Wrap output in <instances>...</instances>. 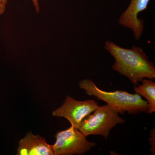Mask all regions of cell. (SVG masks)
<instances>
[{
  "label": "cell",
  "instance_id": "obj_6",
  "mask_svg": "<svg viewBox=\"0 0 155 155\" xmlns=\"http://www.w3.org/2000/svg\"><path fill=\"white\" fill-rule=\"evenodd\" d=\"M150 0H130V4L119 17V24L130 28L137 40L140 39L143 30V21L138 19L140 13L146 10Z\"/></svg>",
  "mask_w": 155,
  "mask_h": 155
},
{
  "label": "cell",
  "instance_id": "obj_7",
  "mask_svg": "<svg viewBox=\"0 0 155 155\" xmlns=\"http://www.w3.org/2000/svg\"><path fill=\"white\" fill-rule=\"evenodd\" d=\"M17 155H54L52 145L45 138L31 132L26 134L18 143Z\"/></svg>",
  "mask_w": 155,
  "mask_h": 155
},
{
  "label": "cell",
  "instance_id": "obj_2",
  "mask_svg": "<svg viewBox=\"0 0 155 155\" xmlns=\"http://www.w3.org/2000/svg\"><path fill=\"white\" fill-rule=\"evenodd\" d=\"M79 85L80 89L84 90L87 94L105 102L120 114H124L127 112L130 114H136L143 112L147 113L148 110L147 101L137 94H132L122 91H105L99 88L90 79L81 81Z\"/></svg>",
  "mask_w": 155,
  "mask_h": 155
},
{
  "label": "cell",
  "instance_id": "obj_1",
  "mask_svg": "<svg viewBox=\"0 0 155 155\" xmlns=\"http://www.w3.org/2000/svg\"><path fill=\"white\" fill-rule=\"evenodd\" d=\"M104 48L115 59L113 70L127 78L134 86L144 78H155L154 65L140 47L134 45L131 48L126 49L107 41Z\"/></svg>",
  "mask_w": 155,
  "mask_h": 155
},
{
  "label": "cell",
  "instance_id": "obj_4",
  "mask_svg": "<svg viewBox=\"0 0 155 155\" xmlns=\"http://www.w3.org/2000/svg\"><path fill=\"white\" fill-rule=\"evenodd\" d=\"M53 145L54 155H83L95 147L94 142L89 141L82 132L71 126L56 134Z\"/></svg>",
  "mask_w": 155,
  "mask_h": 155
},
{
  "label": "cell",
  "instance_id": "obj_3",
  "mask_svg": "<svg viewBox=\"0 0 155 155\" xmlns=\"http://www.w3.org/2000/svg\"><path fill=\"white\" fill-rule=\"evenodd\" d=\"M118 111L107 104L99 106L83 119L78 130L85 136L101 135L107 139L114 127L125 122V119L120 117Z\"/></svg>",
  "mask_w": 155,
  "mask_h": 155
},
{
  "label": "cell",
  "instance_id": "obj_11",
  "mask_svg": "<svg viewBox=\"0 0 155 155\" xmlns=\"http://www.w3.org/2000/svg\"><path fill=\"white\" fill-rule=\"evenodd\" d=\"M32 2L35 11L37 13H39L40 11V7L39 0H31Z\"/></svg>",
  "mask_w": 155,
  "mask_h": 155
},
{
  "label": "cell",
  "instance_id": "obj_10",
  "mask_svg": "<svg viewBox=\"0 0 155 155\" xmlns=\"http://www.w3.org/2000/svg\"><path fill=\"white\" fill-rule=\"evenodd\" d=\"M8 0H0V16L5 13Z\"/></svg>",
  "mask_w": 155,
  "mask_h": 155
},
{
  "label": "cell",
  "instance_id": "obj_8",
  "mask_svg": "<svg viewBox=\"0 0 155 155\" xmlns=\"http://www.w3.org/2000/svg\"><path fill=\"white\" fill-rule=\"evenodd\" d=\"M141 83L134 86V90L135 93L146 99L148 104L147 113L152 114L155 112V83L153 79L149 78H144Z\"/></svg>",
  "mask_w": 155,
  "mask_h": 155
},
{
  "label": "cell",
  "instance_id": "obj_5",
  "mask_svg": "<svg viewBox=\"0 0 155 155\" xmlns=\"http://www.w3.org/2000/svg\"><path fill=\"white\" fill-rule=\"evenodd\" d=\"M99 107L97 103L94 100L77 101L67 95L63 104L53 111L52 115L56 117H64L71 123V126L78 130L83 119Z\"/></svg>",
  "mask_w": 155,
  "mask_h": 155
},
{
  "label": "cell",
  "instance_id": "obj_9",
  "mask_svg": "<svg viewBox=\"0 0 155 155\" xmlns=\"http://www.w3.org/2000/svg\"><path fill=\"white\" fill-rule=\"evenodd\" d=\"M151 137L149 139L150 141V144L151 146V147L150 149L153 155H155V129L153 128L151 131Z\"/></svg>",
  "mask_w": 155,
  "mask_h": 155
}]
</instances>
